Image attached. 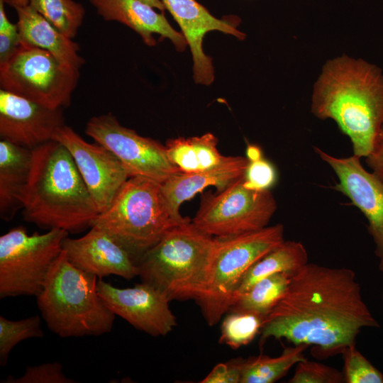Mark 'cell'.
I'll return each mask as SVG.
<instances>
[{"instance_id": "52a82bcc", "label": "cell", "mask_w": 383, "mask_h": 383, "mask_svg": "<svg viewBox=\"0 0 383 383\" xmlns=\"http://www.w3.org/2000/svg\"><path fill=\"white\" fill-rule=\"evenodd\" d=\"M284 226L277 223L240 235L214 237L205 285L194 299L209 326L228 311L235 291L248 270L284 241Z\"/></svg>"}, {"instance_id": "7c38bea8", "label": "cell", "mask_w": 383, "mask_h": 383, "mask_svg": "<svg viewBox=\"0 0 383 383\" xmlns=\"http://www.w3.org/2000/svg\"><path fill=\"white\" fill-rule=\"evenodd\" d=\"M314 151L337 176L334 189L347 196L366 218L378 268L383 272V182L367 170L357 156L338 157L317 147Z\"/></svg>"}, {"instance_id": "d6a6232c", "label": "cell", "mask_w": 383, "mask_h": 383, "mask_svg": "<svg viewBox=\"0 0 383 383\" xmlns=\"http://www.w3.org/2000/svg\"><path fill=\"white\" fill-rule=\"evenodd\" d=\"M245 359L237 357L216 365L201 383H240Z\"/></svg>"}, {"instance_id": "ffe728a7", "label": "cell", "mask_w": 383, "mask_h": 383, "mask_svg": "<svg viewBox=\"0 0 383 383\" xmlns=\"http://www.w3.org/2000/svg\"><path fill=\"white\" fill-rule=\"evenodd\" d=\"M21 43L43 49L63 65L78 69L84 59L79 55V45L59 31L29 4L14 6Z\"/></svg>"}, {"instance_id": "d590c367", "label": "cell", "mask_w": 383, "mask_h": 383, "mask_svg": "<svg viewBox=\"0 0 383 383\" xmlns=\"http://www.w3.org/2000/svg\"><path fill=\"white\" fill-rule=\"evenodd\" d=\"M260 149L255 145H249L247 148V157L249 160H253L261 157Z\"/></svg>"}, {"instance_id": "f1b7e54d", "label": "cell", "mask_w": 383, "mask_h": 383, "mask_svg": "<svg viewBox=\"0 0 383 383\" xmlns=\"http://www.w3.org/2000/svg\"><path fill=\"white\" fill-rule=\"evenodd\" d=\"M343 375L346 383H383V374L356 348L347 347L342 353Z\"/></svg>"}, {"instance_id": "7a4b0ae2", "label": "cell", "mask_w": 383, "mask_h": 383, "mask_svg": "<svg viewBox=\"0 0 383 383\" xmlns=\"http://www.w3.org/2000/svg\"><path fill=\"white\" fill-rule=\"evenodd\" d=\"M311 112L331 118L366 157L383 127V74L374 65L343 56L324 65L313 90Z\"/></svg>"}, {"instance_id": "484cf974", "label": "cell", "mask_w": 383, "mask_h": 383, "mask_svg": "<svg viewBox=\"0 0 383 383\" xmlns=\"http://www.w3.org/2000/svg\"><path fill=\"white\" fill-rule=\"evenodd\" d=\"M28 4L55 28L72 39L84 21L85 9L82 4L74 0H29Z\"/></svg>"}, {"instance_id": "4fadbf2b", "label": "cell", "mask_w": 383, "mask_h": 383, "mask_svg": "<svg viewBox=\"0 0 383 383\" xmlns=\"http://www.w3.org/2000/svg\"><path fill=\"white\" fill-rule=\"evenodd\" d=\"M52 140L69 151L100 213L106 211L130 177L121 162L108 149L85 141L66 125Z\"/></svg>"}, {"instance_id": "3957f363", "label": "cell", "mask_w": 383, "mask_h": 383, "mask_svg": "<svg viewBox=\"0 0 383 383\" xmlns=\"http://www.w3.org/2000/svg\"><path fill=\"white\" fill-rule=\"evenodd\" d=\"M32 152L21 196L24 220L41 228L68 233L91 228L100 212L67 148L52 140Z\"/></svg>"}, {"instance_id": "d4e9b609", "label": "cell", "mask_w": 383, "mask_h": 383, "mask_svg": "<svg viewBox=\"0 0 383 383\" xmlns=\"http://www.w3.org/2000/svg\"><path fill=\"white\" fill-rule=\"evenodd\" d=\"M292 275L279 272L260 279L235 301L228 311H247L265 318L283 296Z\"/></svg>"}, {"instance_id": "9a60e30c", "label": "cell", "mask_w": 383, "mask_h": 383, "mask_svg": "<svg viewBox=\"0 0 383 383\" xmlns=\"http://www.w3.org/2000/svg\"><path fill=\"white\" fill-rule=\"evenodd\" d=\"M62 109H52L0 89V137L33 150L65 126Z\"/></svg>"}, {"instance_id": "e0dca14e", "label": "cell", "mask_w": 383, "mask_h": 383, "mask_svg": "<svg viewBox=\"0 0 383 383\" xmlns=\"http://www.w3.org/2000/svg\"><path fill=\"white\" fill-rule=\"evenodd\" d=\"M62 250L75 267L99 279L113 274L131 279L138 275L137 265L130 254L98 227L91 226L79 238L67 237Z\"/></svg>"}, {"instance_id": "f546056e", "label": "cell", "mask_w": 383, "mask_h": 383, "mask_svg": "<svg viewBox=\"0 0 383 383\" xmlns=\"http://www.w3.org/2000/svg\"><path fill=\"white\" fill-rule=\"evenodd\" d=\"M289 383H343V372L323 363L305 358L296 364Z\"/></svg>"}, {"instance_id": "2e32d148", "label": "cell", "mask_w": 383, "mask_h": 383, "mask_svg": "<svg viewBox=\"0 0 383 383\" xmlns=\"http://www.w3.org/2000/svg\"><path fill=\"white\" fill-rule=\"evenodd\" d=\"M181 28L193 57L194 78L196 83L209 85L214 80L212 60L203 50V40L206 33L218 30L233 35L238 39L245 34L237 29V21L214 17L196 0H162Z\"/></svg>"}, {"instance_id": "ab89813d", "label": "cell", "mask_w": 383, "mask_h": 383, "mask_svg": "<svg viewBox=\"0 0 383 383\" xmlns=\"http://www.w3.org/2000/svg\"><path fill=\"white\" fill-rule=\"evenodd\" d=\"M382 353H383V351H382Z\"/></svg>"}, {"instance_id": "d6986e66", "label": "cell", "mask_w": 383, "mask_h": 383, "mask_svg": "<svg viewBox=\"0 0 383 383\" xmlns=\"http://www.w3.org/2000/svg\"><path fill=\"white\" fill-rule=\"evenodd\" d=\"M249 162L247 157L230 156L227 162L215 168L179 172L162 183V192L173 217L180 222L190 221L180 214L179 208L184 201L210 186L216 187L217 192L223 190L245 176Z\"/></svg>"}, {"instance_id": "cb8c5ba5", "label": "cell", "mask_w": 383, "mask_h": 383, "mask_svg": "<svg viewBox=\"0 0 383 383\" xmlns=\"http://www.w3.org/2000/svg\"><path fill=\"white\" fill-rule=\"evenodd\" d=\"M306 345L287 347L277 357L258 355L245 359L240 383H273L304 360Z\"/></svg>"}, {"instance_id": "ba28073f", "label": "cell", "mask_w": 383, "mask_h": 383, "mask_svg": "<svg viewBox=\"0 0 383 383\" xmlns=\"http://www.w3.org/2000/svg\"><path fill=\"white\" fill-rule=\"evenodd\" d=\"M68 232L58 228L29 235L17 226L0 236V299L35 296L62 250Z\"/></svg>"}, {"instance_id": "74e56055", "label": "cell", "mask_w": 383, "mask_h": 383, "mask_svg": "<svg viewBox=\"0 0 383 383\" xmlns=\"http://www.w3.org/2000/svg\"><path fill=\"white\" fill-rule=\"evenodd\" d=\"M6 3L9 4L13 8L14 6H22L28 5L29 0H6Z\"/></svg>"}, {"instance_id": "4316f807", "label": "cell", "mask_w": 383, "mask_h": 383, "mask_svg": "<svg viewBox=\"0 0 383 383\" xmlns=\"http://www.w3.org/2000/svg\"><path fill=\"white\" fill-rule=\"evenodd\" d=\"M265 318L247 311H230L223 320L219 343L237 349L260 333Z\"/></svg>"}, {"instance_id": "44dd1931", "label": "cell", "mask_w": 383, "mask_h": 383, "mask_svg": "<svg viewBox=\"0 0 383 383\" xmlns=\"http://www.w3.org/2000/svg\"><path fill=\"white\" fill-rule=\"evenodd\" d=\"M32 150L0 141V216L11 221L22 209L21 196L27 184L31 165Z\"/></svg>"}, {"instance_id": "ac0fdd59", "label": "cell", "mask_w": 383, "mask_h": 383, "mask_svg": "<svg viewBox=\"0 0 383 383\" xmlns=\"http://www.w3.org/2000/svg\"><path fill=\"white\" fill-rule=\"evenodd\" d=\"M105 21H117L135 31L143 42L154 46V34L170 39L182 51L188 45L182 33L174 29L162 13L141 0H89Z\"/></svg>"}, {"instance_id": "e575fe53", "label": "cell", "mask_w": 383, "mask_h": 383, "mask_svg": "<svg viewBox=\"0 0 383 383\" xmlns=\"http://www.w3.org/2000/svg\"><path fill=\"white\" fill-rule=\"evenodd\" d=\"M370 171L383 182V127L371 152L365 157Z\"/></svg>"}, {"instance_id": "8992f818", "label": "cell", "mask_w": 383, "mask_h": 383, "mask_svg": "<svg viewBox=\"0 0 383 383\" xmlns=\"http://www.w3.org/2000/svg\"><path fill=\"white\" fill-rule=\"evenodd\" d=\"M184 223L172 215L160 183L131 177L91 226L106 231L126 249L137 265L143 255L169 230Z\"/></svg>"}, {"instance_id": "7402d4cb", "label": "cell", "mask_w": 383, "mask_h": 383, "mask_svg": "<svg viewBox=\"0 0 383 383\" xmlns=\"http://www.w3.org/2000/svg\"><path fill=\"white\" fill-rule=\"evenodd\" d=\"M307 263L304 245L299 241L284 240L248 270L235 291L232 305L260 279L279 272L294 274Z\"/></svg>"}, {"instance_id": "5bb4252c", "label": "cell", "mask_w": 383, "mask_h": 383, "mask_svg": "<svg viewBox=\"0 0 383 383\" xmlns=\"http://www.w3.org/2000/svg\"><path fill=\"white\" fill-rule=\"evenodd\" d=\"M98 293L108 308L135 328L152 336L166 335L177 324L167 296L152 285L141 282L118 288L99 279Z\"/></svg>"}, {"instance_id": "6da1fadb", "label": "cell", "mask_w": 383, "mask_h": 383, "mask_svg": "<svg viewBox=\"0 0 383 383\" xmlns=\"http://www.w3.org/2000/svg\"><path fill=\"white\" fill-rule=\"evenodd\" d=\"M363 300L355 272L307 263L292 275L283 296L265 317L260 345L272 338L311 346L316 358L338 354L365 328H379Z\"/></svg>"}, {"instance_id": "f35d334b", "label": "cell", "mask_w": 383, "mask_h": 383, "mask_svg": "<svg viewBox=\"0 0 383 383\" xmlns=\"http://www.w3.org/2000/svg\"><path fill=\"white\" fill-rule=\"evenodd\" d=\"M382 301H383V287H382Z\"/></svg>"}, {"instance_id": "277c9868", "label": "cell", "mask_w": 383, "mask_h": 383, "mask_svg": "<svg viewBox=\"0 0 383 383\" xmlns=\"http://www.w3.org/2000/svg\"><path fill=\"white\" fill-rule=\"evenodd\" d=\"M97 278L75 267L62 250L36 296L42 318L53 333L70 338L111 331L116 315L100 297Z\"/></svg>"}, {"instance_id": "836d02e7", "label": "cell", "mask_w": 383, "mask_h": 383, "mask_svg": "<svg viewBox=\"0 0 383 383\" xmlns=\"http://www.w3.org/2000/svg\"><path fill=\"white\" fill-rule=\"evenodd\" d=\"M21 44L18 26L0 31V64L6 62L17 50Z\"/></svg>"}, {"instance_id": "9c48e42d", "label": "cell", "mask_w": 383, "mask_h": 383, "mask_svg": "<svg viewBox=\"0 0 383 383\" xmlns=\"http://www.w3.org/2000/svg\"><path fill=\"white\" fill-rule=\"evenodd\" d=\"M79 79L78 69L63 65L43 49L21 43L0 64L1 89L52 109L70 105Z\"/></svg>"}, {"instance_id": "8d00e7d4", "label": "cell", "mask_w": 383, "mask_h": 383, "mask_svg": "<svg viewBox=\"0 0 383 383\" xmlns=\"http://www.w3.org/2000/svg\"><path fill=\"white\" fill-rule=\"evenodd\" d=\"M144 3L151 6L152 7L163 11L165 9V6L162 0H141Z\"/></svg>"}, {"instance_id": "603a6c76", "label": "cell", "mask_w": 383, "mask_h": 383, "mask_svg": "<svg viewBox=\"0 0 383 383\" xmlns=\"http://www.w3.org/2000/svg\"><path fill=\"white\" fill-rule=\"evenodd\" d=\"M218 138L211 133L201 136L169 139L165 145L171 162L182 172L192 173L211 170L227 162L217 149Z\"/></svg>"}, {"instance_id": "8fae6325", "label": "cell", "mask_w": 383, "mask_h": 383, "mask_svg": "<svg viewBox=\"0 0 383 383\" xmlns=\"http://www.w3.org/2000/svg\"><path fill=\"white\" fill-rule=\"evenodd\" d=\"M85 133L111 151L130 177H141L162 184L182 172L170 160L165 145L123 126L111 113L91 117Z\"/></svg>"}, {"instance_id": "4dcf8cb0", "label": "cell", "mask_w": 383, "mask_h": 383, "mask_svg": "<svg viewBox=\"0 0 383 383\" xmlns=\"http://www.w3.org/2000/svg\"><path fill=\"white\" fill-rule=\"evenodd\" d=\"M2 383H75L63 373L58 362H47L35 366H27L23 374L18 378L9 376Z\"/></svg>"}, {"instance_id": "1f68e13d", "label": "cell", "mask_w": 383, "mask_h": 383, "mask_svg": "<svg viewBox=\"0 0 383 383\" xmlns=\"http://www.w3.org/2000/svg\"><path fill=\"white\" fill-rule=\"evenodd\" d=\"M276 172L272 165L262 157L250 160L245 174L246 184L256 189H269L276 182Z\"/></svg>"}, {"instance_id": "30bf717a", "label": "cell", "mask_w": 383, "mask_h": 383, "mask_svg": "<svg viewBox=\"0 0 383 383\" xmlns=\"http://www.w3.org/2000/svg\"><path fill=\"white\" fill-rule=\"evenodd\" d=\"M277 207L269 189L248 187L244 176L222 191L204 194L192 222L213 237L240 235L267 227Z\"/></svg>"}, {"instance_id": "5b68a950", "label": "cell", "mask_w": 383, "mask_h": 383, "mask_svg": "<svg viewBox=\"0 0 383 383\" xmlns=\"http://www.w3.org/2000/svg\"><path fill=\"white\" fill-rule=\"evenodd\" d=\"M214 242L191 221L179 224L140 258L138 276L170 301L195 299L205 285Z\"/></svg>"}, {"instance_id": "83f0119b", "label": "cell", "mask_w": 383, "mask_h": 383, "mask_svg": "<svg viewBox=\"0 0 383 383\" xmlns=\"http://www.w3.org/2000/svg\"><path fill=\"white\" fill-rule=\"evenodd\" d=\"M39 316L11 321L0 316V365L5 366L11 350L20 342L43 337Z\"/></svg>"}]
</instances>
